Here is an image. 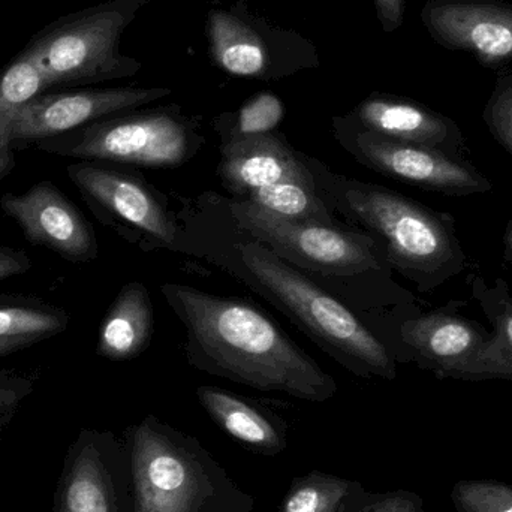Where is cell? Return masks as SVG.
Wrapping results in <instances>:
<instances>
[{
	"mask_svg": "<svg viewBox=\"0 0 512 512\" xmlns=\"http://www.w3.org/2000/svg\"><path fill=\"white\" fill-rule=\"evenodd\" d=\"M54 512H135L125 441L107 430H81L66 454Z\"/></svg>",
	"mask_w": 512,
	"mask_h": 512,
	"instance_id": "7",
	"label": "cell"
},
{
	"mask_svg": "<svg viewBox=\"0 0 512 512\" xmlns=\"http://www.w3.org/2000/svg\"><path fill=\"white\" fill-rule=\"evenodd\" d=\"M45 90L41 74L23 51L0 71V186L17 165L12 137L18 113L30 99Z\"/></svg>",
	"mask_w": 512,
	"mask_h": 512,
	"instance_id": "19",
	"label": "cell"
},
{
	"mask_svg": "<svg viewBox=\"0 0 512 512\" xmlns=\"http://www.w3.org/2000/svg\"><path fill=\"white\" fill-rule=\"evenodd\" d=\"M231 212L256 239L322 273L355 274L375 264L363 240L328 225L289 221L249 201L234 203Z\"/></svg>",
	"mask_w": 512,
	"mask_h": 512,
	"instance_id": "9",
	"label": "cell"
},
{
	"mask_svg": "<svg viewBox=\"0 0 512 512\" xmlns=\"http://www.w3.org/2000/svg\"><path fill=\"white\" fill-rule=\"evenodd\" d=\"M69 313L36 295L0 291V339L27 337L39 342L63 333Z\"/></svg>",
	"mask_w": 512,
	"mask_h": 512,
	"instance_id": "21",
	"label": "cell"
},
{
	"mask_svg": "<svg viewBox=\"0 0 512 512\" xmlns=\"http://www.w3.org/2000/svg\"><path fill=\"white\" fill-rule=\"evenodd\" d=\"M285 116L282 99L273 92H259L233 116L231 137H251L273 132Z\"/></svg>",
	"mask_w": 512,
	"mask_h": 512,
	"instance_id": "26",
	"label": "cell"
},
{
	"mask_svg": "<svg viewBox=\"0 0 512 512\" xmlns=\"http://www.w3.org/2000/svg\"><path fill=\"white\" fill-rule=\"evenodd\" d=\"M352 212L384 237L391 254L402 264L435 268L451 255L444 227L426 210L384 189L357 186L346 192Z\"/></svg>",
	"mask_w": 512,
	"mask_h": 512,
	"instance_id": "10",
	"label": "cell"
},
{
	"mask_svg": "<svg viewBox=\"0 0 512 512\" xmlns=\"http://www.w3.org/2000/svg\"><path fill=\"white\" fill-rule=\"evenodd\" d=\"M274 512H276V511H274Z\"/></svg>",
	"mask_w": 512,
	"mask_h": 512,
	"instance_id": "34",
	"label": "cell"
},
{
	"mask_svg": "<svg viewBox=\"0 0 512 512\" xmlns=\"http://www.w3.org/2000/svg\"><path fill=\"white\" fill-rule=\"evenodd\" d=\"M197 396L209 417L254 453L277 456L288 447V427L276 415L221 388L200 387Z\"/></svg>",
	"mask_w": 512,
	"mask_h": 512,
	"instance_id": "16",
	"label": "cell"
},
{
	"mask_svg": "<svg viewBox=\"0 0 512 512\" xmlns=\"http://www.w3.org/2000/svg\"><path fill=\"white\" fill-rule=\"evenodd\" d=\"M430 38L471 53L489 68L512 63V3L499 0H427L420 12Z\"/></svg>",
	"mask_w": 512,
	"mask_h": 512,
	"instance_id": "13",
	"label": "cell"
},
{
	"mask_svg": "<svg viewBox=\"0 0 512 512\" xmlns=\"http://www.w3.org/2000/svg\"><path fill=\"white\" fill-rule=\"evenodd\" d=\"M66 174L93 215L108 227L141 231L173 245L176 225L137 177L87 161L68 165Z\"/></svg>",
	"mask_w": 512,
	"mask_h": 512,
	"instance_id": "12",
	"label": "cell"
},
{
	"mask_svg": "<svg viewBox=\"0 0 512 512\" xmlns=\"http://www.w3.org/2000/svg\"><path fill=\"white\" fill-rule=\"evenodd\" d=\"M245 201L289 221L330 225V216L316 197L310 177L283 180L255 189L245 195Z\"/></svg>",
	"mask_w": 512,
	"mask_h": 512,
	"instance_id": "22",
	"label": "cell"
},
{
	"mask_svg": "<svg viewBox=\"0 0 512 512\" xmlns=\"http://www.w3.org/2000/svg\"><path fill=\"white\" fill-rule=\"evenodd\" d=\"M447 373L462 378H512V313L502 318L498 336L490 345L477 349Z\"/></svg>",
	"mask_w": 512,
	"mask_h": 512,
	"instance_id": "24",
	"label": "cell"
},
{
	"mask_svg": "<svg viewBox=\"0 0 512 512\" xmlns=\"http://www.w3.org/2000/svg\"><path fill=\"white\" fill-rule=\"evenodd\" d=\"M171 95L167 87L45 90L30 99L15 120L14 150L75 131L123 111L137 110Z\"/></svg>",
	"mask_w": 512,
	"mask_h": 512,
	"instance_id": "8",
	"label": "cell"
},
{
	"mask_svg": "<svg viewBox=\"0 0 512 512\" xmlns=\"http://www.w3.org/2000/svg\"><path fill=\"white\" fill-rule=\"evenodd\" d=\"M197 137L194 120L179 105H167L113 114L38 141L33 149L78 161L164 168L183 164L194 152Z\"/></svg>",
	"mask_w": 512,
	"mask_h": 512,
	"instance_id": "4",
	"label": "cell"
},
{
	"mask_svg": "<svg viewBox=\"0 0 512 512\" xmlns=\"http://www.w3.org/2000/svg\"><path fill=\"white\" fill-rule=\"evenodd\" d=\"M150 0H108L69 12L24 45L45 89H74L134 77L143 63L120 51V39Z\"/></svg>",
	"mask_w": 512,
	"mask_h": 512,
	"instance_id": "3",
	"label": "cell"
},
{
	"mask_svg": "<svg viewBox=\"0 0 512 512\" xmlns=\"http://www.w3.org/2000/svg\"><path fill=\"white\" fill-rule=\"evenodd\" d=\"M15 412H17V409H8V411L0 412V433H2V430L5 429V427L8 426L9 423H11L12 417H14Z\"/></svg>",
	"mask_w": 512,
	"mask_h": 512,
	"instance_id": "33",
	"label": "cell"
},
{
	"mask_svg": "<svg viewBox=\"0 0 512 512\" xmlns=\"http://www.w3.org/2000/svg\"><path fill=\"white\" fill-rule=\"evenodd\" d=\"M135 512H254L242 489L198 439L149 415L123 435Z\"/></svg>",
	"mask_w": 512,
	"mask_h": 512,
	"instance_id": "2",
	"label": "cell"
},
{
	"mask_svg": "<svg viewBox=\"0 0 512 512\" xmlns=\"http://www.w3.org/2000/svg\"><path fill=\"white\" fill-rule=\"evenodd\" d=\"M32 265V259L27 252L0 243V282L26 274Z\"/></svg>",
	"mask_w": 512,
	"mask_h": 512,
	"instance_id": "30",
	"label": "cell"
},
{
	"mask_svg": "<svg viewBox=\"0 0 512 512\" xmlns=\"http://www.w3.org/2000/svg\"><path fill=\"white\" fill-rule=\"evenodd\" d=\"M219 176L237 195L289 179L310 177L282 135L233 137L222 150Z\"/></svg>",
	"mask_w": 512,
	"mask_h": 512,
	"instance_id": "15",
	"label": "cell"
},
{
	"mask_svg": "<svg viewBox=\"0 0 512 512\" xmlns=\"http://www.w3.org/2000/svg\"><path fill=\"white\" fill-rule=\"evenodd\" d=\"M354 152L375 170L424 188L463 194L487 188L480 177L430 147L361 131L354 135Z\"/></svg>",
	"mask_w": 512,
	"mask_h": 512,
	"instance_id": "14",
	"label": "cell"
},
{
	"mask_svg": "<svg viewBox=\"0 0 512 512\" xmlns=\"http://www.w3.org/2000/svg\"><path fill=\"white\" fill-rule=\"evenodd\" d=\"M484 119L490 131L512 153V72H501L487 102Z\"/></svg>",
	"mask_w": 512,
	"mask_h": 512,
	"instance_id": "28",
	"label": "cell"
},
{
	"mask_svg": "<svg viewBox=\"0 0 512 512\" xmlns=\"http://www.w3.org/2000/svg\"><path fill=\"white\" fill-rule=\"evenodd\" d=\"M363 484L312 471L295 478L276 512H342Z\"/></svg>",
	"mask_w": 512,
	"mask_h": 512,
	"instance_id": "23",
	"label": "cell"
},
{
	"mask_svg": "<svg viewBox=\"0 0 512 512\" xmlns=\"http://www.w3.org/2000/svg\"><path fill=\"white\" fill-rule=\"evenodd\" d=\"M457 512H512V486L495 480H462L451 490Z\"/></svg>",
	"mask_w": 512,
	"mask_h": 512,
	"instance_id": "25",
	"label": "cell"
},
{
	"mask_svg": "<svg viewBox=\"0 0 512 512\" xmlns=\"http://www.w3.org/2000/svg\"><path fill=\"white\" fill-rule=\"evenodd\" d=\"M0 210L36 248L48 249L74 264L98 258V239L92 225L50 180L30 186L23 194L6 192L0 197Z\"/></svg>",
	"mask_w": 512,
	"mask_h": 512,
	"instance_id": "11",
	"label": "cell"
},
{
	"mask_svg": "<svg viewBox=\"0 0 512 512\" xmlns=\"http://www.w3.org/2000/svg\"><path fill=\"white\" fill-rule=\"evenodd\" d=\"M35 390L32 379L14 370H0V412L18 409Z\"/></svg>",
	"mask_w": 512,
	"mask_h": 512,
	"instance_id": "29",
	"label": "cell"
},
{
	"mask_svg": "<svg viewBox=\"0 0 512 512\" xmlns=\"http://www.w3.org/2000/svg\"><path fill=\"white\" fill-rule=\"evenodd\" d=\"M342 512H426L424 502L409 490L369 492L363 486L352 493Z\"/></svg>",
	"mask_w": 512,
	"mask_h": 512,
	"instance_id": "27",
	"label": "cell"
},
{
	"mask_svg": "<svg viewBox=\"0 0 512 512\" xmlns=\"http://www.w3.org/2000/svg\"><path fill=\"white\" fill-rule=\"evenodd\" d=\"M206 36L210 59L233 77L282 80L321 65L315 42L271 23L246 0L210 8Z\"/></svg>",
	"mask_w": 512,
	"mask_h": 512,
	"instance_id": "6",
	"label": "cell"
},
{
	"mask_svg": "<svg viewBox=\"0 0 512 512\" xmlns=\"http://www.w3.org/2000/svg\"><path fill=\"white\" fill-rule=\"evenodd\" d=\"M162 292L188 328L198 369L307 402H325L336 394L334 379L246 301L182 285H165Z\"/></svg>",
	"mask_w": 512,
	"mask_h": 512,
	"instance_id": "1",
	"label": "cell"
},
{
	"mask_svg": "<svg viewBox=\"0 0 512 512\" xmlns=\"http://www.w3.org/2000/svg\"><path fill=\"white\" fill-rule=\"evenodd\" d=\"M39 340L27 339V337H15V339H0V358L8 357L15 352L24 351L30 346L36 345Z\"/></svg>",
	"mask_w": 512,
	"mask_h": 512,
	"instance_id": "32",
	"label": "cell"
},
{
	"mask_svg": "<svg viewBox=\"0 0 512 512\" xmlns=\"http://www.w3.org/2000/svg\"><path fill=\"white\" fill-rule=\"evenodd\" d=\"M402 334L405 342L441 364L447 372L468 360L480 343L471 325L448 316H423L406 322Z\"/></svg>",
	"mask_w": 512,
	"mask_h": 512,
	"instance_id": "20",
	"label": "cell"
},
{
	"mask_svg": "<svg viewBox=\"0 0 512 512\" xmlns=\"http://www.w3.org/2000/svg\"><path fill=\"white\" fill-rule=\"evenodd\" d=\"M406 2L408 0H373L376 18L385 33L396 32L405 20Z\"/></svg>",
	"mask_w": 512,
	"mask_h": 512,
	"instance_id": "31",
	"label": "cell"
},
{
	"mask_svg": "<svg viewBox=\"0 0 512 512\" xmlns=\"http://www.w3.org/2000/svg\"><path fill=\"white\" fill-rule=\"evenodd\" d=\"M364 131L417 146H438L447 140L451 125L445 117L408 99L373 93L354 111Z\"/></svg>",
	"mask_w": 512,
	"mask_h": 512,
	"instance_id": "17",
	"label": "cell"
},
{
	"mask_svg": "<svg viewBox=\"0 0 512 512\" xmlns=\"http://www.w3.org/2000/svg\"><path fill=\"white\" fill-rule=\"evenodd\" d=\"M153 333V306L143 283L123 286L102 319L96 355L128 361L143 354Z\"/></svg>",
	"mask_w": 512,
	"mask_h": 512,
	"instance_id": "18",
	"label": "cell"
},
{
	"mask_svg": "<svg viewBox=\"0 0 512 512\" xmlns=\"http://www.w3.org/2000/svg\"><path fill=\"white\" fill-rule=\"evenodd\" d=\"M243 261L283 309L315 339L342 354L343 360L352 363V369L393 378L387 349L340 301L261 246H246Z\"/></svg>",
	"mask_w": 512,
	"mask_h": 512,
	"instance_id": "5",
	"label": "cell"
}]
</instances>
